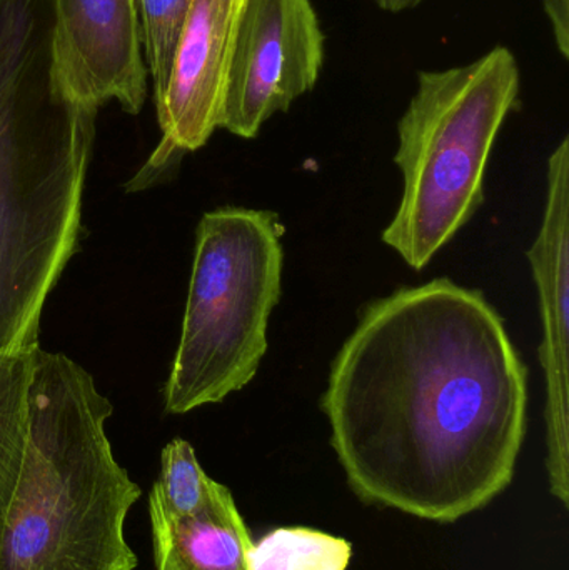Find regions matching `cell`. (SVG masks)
Instances as JSON below:
<instances>
[{
    "mask_svg": "<svg viewBox=\"0 0 569 570\" xmlns=\"http://www.w3.org/2000/svg\"><path fill=\"white\" fill-rule=\"evenodd\" d=\"M190 3L193 0H137L144 60L156 102L166 90Z\"/></svg>",
    "mask_w": 569,
    "mask_h": 570,
    "instance_id": "obj_14",
    "label": "cell"
},
{
    "mask_svg": "<svg viewBox=\"0 0 569 570\" xmlns=\"http://www.w3.org/2000/svg\"><path fill=\"white\" fill-rule=\"evenodd\" d=\"M36 348L0 352V524L16 489L29 431V387Z\"/></svg>",
    "mask_w": 569,
    "mask_h": 570,
    "instance_id": "obj_11",
    "label": "cell"
},
{
    "mask_svg": "<svg viewBox=\"0 0 569 570\" xmlns=\"http://www.w3.org/2000/svg\"><path fill=\"white\" fill-rule=\"evenodd\" d=\"M321 409L357 498L454 522L513 481L528 371L483 292L441 277L364 307Z\"/></svg>",
    "mask_w": 569,
    "mask_h": 570,
    "instance_id": "obj_1",
    "label": "cell"
},
{
    "mask_svg": "<svg viewBox=\"0 0 569 570\" xmlns=\"http://www.w3.org/2000/svg\"><path fill=\"white\" fill-rule=\"evenodd\" d=\"M53 12V0H0V352L39 347L80 233L97 109L60 82Z\"/></svg>",
    "mask_w": 569,
    "mask_h": 570,
    "instance_id": "obj_2",
    "label": "cell"
},
{
    "mask_svg": "<svg viewBox=\"0 0 569 570\" xmlns=\"http://www.w3.org/2000/svg\"><path fill=\"white\" fill-rule=\"evenodd\" d=\"M324 33L310 0H243L220 127L254 139L320 79Z\"/></svg>",
    "mask_w": 569,
    "mask_h": 570,
    "instance_id": "obj_6",
    "label": "cell"
},
{
    "mask_svg": "<svg viewBox=\"0 0 569 570\" xmlns=\"http://www.w3.org/2000/svg\"><path fill=\"white\" fill-rule=\"evenodd\" d=\"M545 12L553 27L558 50L569 57V0H543Z\"/></svg>",
    "mask_w": 569,
    "mask_h": 570,
    "instance_id": "obj_15",
    "label": "cell"
},
{
    "mask_svg": "<svg viewBox=\"0 0 569 570\" xmlns=\"http://www.w3.org/2000/svg\"><path fill=\"white\" fill-rule=\"evenodd\" d=\"M53 59L63 89L99 110L116 100L139 114L147 97L137 0H53Z\"/></svg>",
    "mask_w": 569,
    "mask_h": 570,
    "instance_id": "obj_8",
    "label": "cell"
},
{
    "mask_svg": "<svg viewBox=\"0 0 569 570\" xmlns=\"http://www.w3.org/2000/svg\"><path fill=\"white\" fill-rule=\"evenodd\" d=\"M543 318L540 362L547 379V469L551 494L569 505V139L548 160L543 224L528 250Z\"/></svg>",
    "mask_w": 569,
    "mask_h": 570,
    "instance_id": "obj_9",
    "label": "cell"
},
{
    "mask_svg": "<svg viewBox=\"0 0 569 570\" xmlns=\"http://www.w3.org/2000/svg\"><path fill=\"white\" fill-rule=\"evenodd\" d=\"M351 544L344 539L306 528L274 529L253 542L249 570H346Z\"/></svg>",
    "mask_w": 569,
    "mask_h": 570,
    "instance_id": "obj_12",
    "label": "cell"
},
{
    "mask_svg": "<svg viewBox=\"0 0 569 570\" xmlns=\"http://www.w3.org/2000/svg\"><path fill=\"white\" fill-rule=\"evenodd\" d=\"M112 405L63 354L37 348L29 431L0 524V570H134L124 535L140 488L106 434Z\"/></svg>",
    "mask_w": 569,
    "mask_h": 570,
    "instance_id": "obj_3",
    "label": "cell"
},
{
    "mask_svg": "<svg viewBox=\"0 0 569 570\" xmlns=\"http://www.w3.org/2000/svg\"><path fill=\"white\" fill-rule=\"evenodd\" d=\"M157 570H249L253 539L226 485L217 484L196 514H167L149 504Z\"/></svg>",
    "mask_w": 569,
    "mask_h": 570,
    "instance_id": "obj_10",
    "label": "cell"
},
{
    "mask_svg": "<svg viewBox=\"0 0 569 570\" xmlns=\"http://www.w3.org/2000/svg\"><path fill=\"white\" fill-rule=\"evenodd\" d=\"M380 9L391 13L404 12V10L414 9L424 0H374Z\"/></svg>",
    "mask_w": 569,
    "mask_h": 570,
    "instance_id": "obj_16",
    "label": "cell"
},
{
    "mask_svg": "<svg viewBox=\"0 0 569 570\" xmlns=\"http://www.w3.org/2000/svg\"><path fill=\"white\" fill-rule=\"evenodd\" d=\"M219 482L210 479L200 468L193 445L174 439L163 451L160 474L150 492L149 504L167 514L183 518L206 508Z\"/></svg>",
    "mask_w": 569,
    "mask_h": 570,
    "instance_id": "obj_13",
    "label": "cell"
},
{
    "mask_svg": "<svg viewBox=\"0 0 569 570\" xmlns=\"http://www.w3.org/2000/svg\"><path fill=\"white\" fill-rule=\"evenodd\" d=\"M284 226L271 210L223 207L204 214L166 411L186 414L246 387L267 352L281 297Z\"/></svg>",
    "mask_w": 569,
    "mask_h": 570,
    "instance_id": "obj_5",
    "label": "cell"
},
{
    "mask_svg": "<svg viewBox=\"0 0 569 570\" xmlns=\"http://www.w3.org/2000/svg\"><path fill=\"white\" fill-rule=\"evenodd\" d=\"M520 82L517 57L504 46L468 66L418 76L398 122L403 197L383 230V243L411 269H424L483 204L488 160Z\"/></svg>",
    "mask_w": 569,
    "mask_h": 570,
    "instance_id": "obj_4",
    "label": "cell"
},
{
    "mask_svg": "<svg viewBox=\"0 0 569 570\" xmlns=\"http://www.w3.org/2000/svg\"><path fill=\"white\" fill-rule=\"evenodd\" d=\"M243 0H193L173 69L156 102L163 140L134 179L147 187L184 153L200 149L219 129Z\"/></svg>",
    "mask_w": 569,
    "mask_h": 570,
    "instance_id": "obj_7",
    "label": "cell"
}]
</instances>
